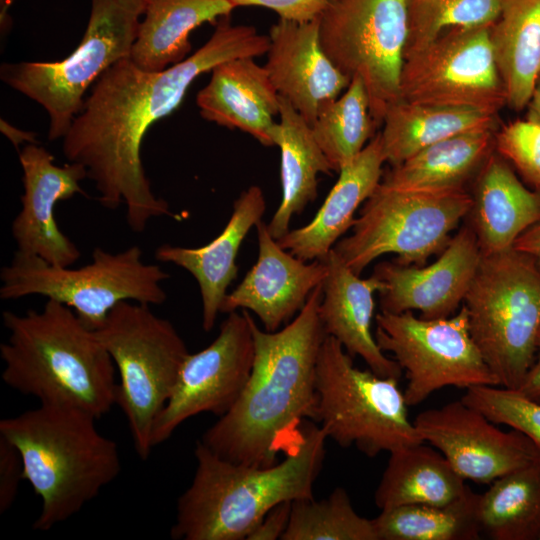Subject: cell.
Listing matches in <instances>:
<instances>
[{
  "instance_id": "6da1fadb",
  "label": "cell",
  "mask_w": 540,
  "mask_h": 540,
  "mask_svg": "<svg viewBox=\"0 0 540 540\" xmlns=\"http://www.w3.org/2000/svg\"><path fill=\"white\" fill-rule=\"evenodd\" d=\"M215 25L198 50L163 71H144L130 58L112 65L92 86L62 138L65 158L86 168L101 204L109 209L125 205L133 232L144 231L153 218L179 219L153 193L143 167L141 147L149 128L180 106L202 74L228 60L267 53L269 37L253 26L234 25L231 15Z\"/></svg>"
},
{
  "instance_id": "7a4b0ae2",
  "label": "cell",
  "mask_w": 540,
  "mask_h": 540,
  "mask_svg": "<svg viewBox=\"0 0 540 540\" xmlns=\"http://www.w3.org/2000/svg\"><path fill=\"white\" fill-rule=\"evenodd\" d=\"M322 296L320 284L297 316L274 332L261 330L251 316L255 355L249 379L233 406L200 439L219 457L275 464L302 424L316 421V362L326 337L319 315Z\"/></svg>"
},
{
  "instance_id": "3957f363",
  "label": "cell",
  "mask_w": 540,
  "mask_h": 540,
  "mask_svg": "<svg viewBox=\"0 0 540 540\" xmlns=\"http://www.w3.org/2000/svg\"><path fill=\"white\" fill-rule=\"evenodd\" d=\"M327 438L306 420L286 458L269 466L226 460L197 441L195 473L178 498L171 538L243 540L277 504L312 498Z\"/></svg>"
},
{
  "instance_id": "277c9868",
  "label": "cell",
  "mask_w": 540,
  "mask_h": 540,
  "mask_svg": "<svg viewBox=\"0 0 540 540\" xmlns=\"http://www.w3.org/2000/svg\"><path fill=\"white\" fill-rule=\"evenodd\" d=\"M3 382L40 404L82 410L96 419L116 405L114 362L68 306L48 299L41 310L4 311Z\"/></svg>"
},
{
  "instance_id": "5b68a950",
  "label": "cell",
  "mask_w": 540,
  "mask_h": 540,
  "mask_svg": "<svg viewBox=\"0 0 540 540\" xmlns=\"http://www.w3.org/2000/svg\"><path fill=\"white\" fill-rule=\"evenodd\" d=\"M96 420L79 409L40 404L0 421V436L20 453L24 480L41 499L35 530L70 519L118 477V446Z\"/></svg>"
},
{
  "instance_id": "8992f818",
  "label": "cell",
  "mask_w": 540,
  "mask_h": 540,
  "mask_svg": "<svg viewBox=\"0 0 540 540\" xmlns=\"http://www.w3.org/2000/svg\"><path fill=\"white\" fill-rule=\"evenodd\" d=\"M463 305L470 334L498 386L517 390L536 357L539 266L514 248L482 254Z\"/></svg>"
},
{
  "instance_id": "52a82bcc",
  "label": "cell",
  "mask_w": 540,
  "mask_h": 540,
  "mask_svg": "<svg viewBox=\"0 0 540 540\" xmlns=\"http://www.w3.org/2000/svg\"><path fill=\"white\" fill-rule=\"evenodd\" d=\"M61 267L16 251L0 272V298L16 300L41 295L71 308L82 323L96 331L120 302L161 305L167 294L161 283L169 274L146 263L137 246L120 252L96 247L92 260L80 268Z\"/></svg>"
},
{
  "instance_id": "ba28073f",
  "label": "cell",
  "mask_w": 540,
  "mask_h": 540,
  "mask_svg": "<svg viewBox=\"0 0 540 540\" xmlns=\"http://www.w3.org/2000/svg\"><path fill=\"white\" fill-rule=\"evenodd\" d=\"M144 10L145 0H91L86 30L69 56L1 65V80L48 113L50 141L65 136L95 82L130 58Z\"/></svg>"
},
{
  "instance_id": "9c48e42d",
  "label": "cell",
  "mask_w": 540,
  "mask_h": 540,
  "mask_svg": "<svg viewBox=\"0 0 540 540\" xmlns=\"http://www.w3.org/2000/svg\"><path fill=\"white\" fill-rule=\"evenodd\" d=\"M398 383L357 368L341 343L326 335L316 362V421L339 446H355L371 458L422 443Z\"/></svg>"
},
{
  "instance_id": "30bf717a",
  "label": "cell",
  "mask_w": 540,
  "mask_h": 540,
  "mask_svg": "<svg viewBox=\"0 0 540 540\" xmlns=\"http://www.w3.org/2000/svg\"><path fill=\"white\" fill-rule=\"evenodd\" d=\"M95 332L119 375L116 405L126 417L137 455L146 460L155 420L189 352L169 320L137 302L117 304Z\"/></svg>"
},
{
  "instance_id": "8fae6325",
  "label": "cell",
  "mask_w": 540,
  "mask_h": 540,
  "mask_svg": "<svg viewBox=\"0 0 540 540\" xmlns=\"http://www.w3.org/2000/svg\"><path fill=\"white\" fill-rule=\"evenodd\" d=\"M471 206L465 190L405 192L379 184L363 203L352 233L333 249L358 275L385 254H395L398 263L421 266L445 249Z\"/></svg>"
},
{
  "instance_id": "7c38bea8",
  "label": "cell",
  "mask_w": 540,
  "mask_h": 540,
  "mask_svg": "<svg viewBox=\"0 0 540 540\" xmlns=\"http://www.w3.org/2000/svg\"><path fill=\"white\" fill-rule=\"evenodd\" d=\"M408 33V0H328L319 16L324 52L350 80L362 79L376 126L400 100Z\"/></svg>"
},
{
  "instance_id": "4fadbf2b",
  "label": "cell",
  "mask_w": 540,
  "mask_h": 540,
  "mask_svg": "<svg viewBox=\"0 0 540 540\" xmlns=\"http://www.w3.org/2000/svg\"><path fill=\"white\" fill-rule=\"evenodd\" d=\"M376 324L378 346L405 371L409 407L444 387L498 386L470 334L463 304L455 314L439 319L417 317L412 311L380 312Z\"/></svg>"
},
{
  "instance_id": "5bb4252c",
  "label": "cell",
  "mask_w": 540,
  "mask_h": 540,
  "mask_svg": "<svg viewBox=\"0 0 540 540\" xmlns=\"http://www.w3.org/2000/svg\"><path fill=\"white\" fill-rule=\"evenodd\" d=\"M490 25L446 30L404 56L400 100L496 113L506 95L490 40Z\"/></svg>"
},
{
  "instance_id": "9a60e30c",
  "label": "cell",
  "mask_w": 540,
  "mask_h": 540,
  "mask_svg": "<svg viewBox=\"0 0 540 540\" xmlns=\"http://www.w3.org/2000/svg\"><path fill=\"white\" fill-rule=\"evenodd\" d=\"M248 310L233 311L217 337L204 349L188 353L151 436L155 447L167 441L186 420L208 412L218 417L236 402L254 362L255 347Z\"/></svg>"
},
{
  "instance_id": "2e32d148",
  "label": "cell",
  "mask_w": 540,
  "mask_h": 540,
  "mask_svg": "<svg viewBox=\"0 0 540 540\" xmlns=\"http://www.w3.org/2000/svg\"><path fill=\"white\" fill-rule=\"evenodd\" d=\"M413 423L422 440L441 452L464 480L489 484L540 463L536 447L525 435L499 429L461 399L422 411Z\"/></svg>"
},
{
  "instance_id": "e0dca14e",
  "label": "cell",
  "mask_w": 540,
  "mask_h": 540,
  "mask_svg": "<svg viewBox=\"0 0 540 540\" xmlns=\"http://www.w3.org/2000/svg\"><path fill=\"white\" fill-rule=\"evenodd\" d=\"M482 252L474 231L462 227L429 265L383 261L372 274L381 279V312L418 311L426 319L447 318L462 306L478 270Z\"/></svg>"
},
{
  "instance_id": "ac0fdd59",
  "label": "cell",
  "mask_w": 540,
  "mask_h": 540,
  "mask_svg": "<svg viewBox=\"0 0 540 540\" xmlns=\"http://www.w3.org/2000/svg\"><path fill=\"white\" fill-rule=\"evenodd\" d=\"M19 161L24 193L21 210L11 225L16 251L38 256L52 265L72 266L81 253L59 228L55 206L84 194L80 182L87 177L86 168L72 162L56 165L54 156L38 143L27 144L19 152Z\"/></svg>"
},
{
  "instance_id": "d6986e66",
  "label": "cell",
  "mask_w": 540,
  "mask_h": 540,
  "mask_svg": "<svg viewBox=\"0 0 540 540\" xmlns=\"http://www.w3.org/2000/svg\"><path fill=\"white\" fill-rule=\"evenodd\" d=\"M258 258L237 287L227 293L220 313L250 310L264 330L274 332L299 313L312 291L323 283L325 261H303L279 245L267 224H256Z\"/></svg>"
},
{
  "instance_id": "ffe728a7",
  "label": "cell",
  "mask_w": 540,
  "mask_h": 540,
  "mask_svg": "<svg viewBox=\"0 0 540 540\" xmlns=\"http://www.w3.org/2000/svg\"><path fill=\"white\" fill-rule=\"evenodd\" d=\"M268 37L264 67L278 94L312 125L348 87L350 79L324 52L319 18L304 23L279 19Z\"/></svg>"
},
{
  "instance_id": "44dd1931",
  "label": "cell",
  "mask_w": 540,
  "mask_h": 540,
  "mask_svg": "<svg viewBox=\"0 0 540 540\" xmlns=\"http://www.w3.org/2000/svg\"><path fill=\"white\" fill-rule=\"evenodd\" d=\"M323 261L328 273L322 283L319 315L326 335L337 339L350 356L362 358L377 375L400 380L402 369L384 354L371 331L374 294L384 289L383 281L374 274L361 278L334 249Z\"/></svg>"
},
{
  "instance_id": "7402d4cb",
  "label": "cell",
  "mask_w": 540,
  "mask_h": 540,
  "mask_svg": "<svg viewBox=\"0 0 540 540\" xmlns=\"http://www.w3.org/2000/svg\"><path fill=\"white\" fill-rule=\"evenodd\" d=\"M205 120L229 129H239L264 146H274L279 116V94L267 70L253 57L218 64L205 87L196 96Z\"/></svg>"
},
{
  "instance_id": "603a6c76",
  "label": "cell",
  "mask_w": 540,
  "mask_h": 540,
  "mask_svg": "<svg viewBox=\"0 0 540 540\" xmlns=\"http://www.w3.org/2000/svg\"><path fill=\"white\" fill-rule=\"evenodd\" d=\"M265 209L262 189L250 186L234 201L230 219L211 242L197 248L163 244L155 251L156 260L185 269L197 281L202 300V327L207 332L214 327L227 289L237 277L240 246L250 229L262 219Z\"/></svg>"
},
{
  "instance_id": "cb8c5ba5",
  "label": "cell",
  "mask_w": 540,
  "mask_h": 540,
  "mask_svg": "<svg viewBox=\"0 0 540 540\" xmlns=\"http://www.w3.org/2000/svg\"><path fill=\"white\" fill-rule=\"evenodd\" d=\"M384 163L378 133L339 170L338 180L314 218L303 227L289 230L277 240L279 245L303 261L324 260L340 237L352 228L359 206L380 184Z\"/></svg>"
},
{
  "instance_id": "d4e9b609",
  "label": "cell",
  "mask_w": 540,
  "mask_h": 540,
  "mask_svg": "<svg viewBox=\"0 0 540 540\" xmlns=\"http://www.w3.org/2000/svg\"><path fill=\"white\" fill-rule=\"evenodd\" d=\"M478 174L469 226L482 254L511 249L523 232L540 222V192L525 187L495 150Z\"/></svg>"
},
{
  "instance_id": "484cf974",
  "label": "cell",
  "mask_w": 540,
  "mask_h": 540,
  "mask_svg": "<svg viewBox=\"0 0 540 540\" xmlns=\"http://www.w3.org/2000/svg\"><path fill=\"white\" fill-rule=\"evenodd\" d=\"M494 128L461 133L432 144L382 176L391 190L420 193L462 191L494 151Z\"/></svg>"
},
{
  "instance_id": "4316f807",
  "label": "cell",
  "mask_w": 540,
  "mask_h": 540,
  "mask_svg": "<svg viewBox=\"0 0 540 540\" xmlns=\"http://www.w3.org/2000/svg\"><path fill=\"white\" fill-rule=\"evenodd\" d=\"M234 9L228 0H145L130 59L144 71H163L187 58L193 30Z\"/></svg>"
},
{
  "instance_id": "83f0119b",
  "label": "cell",
  "mask_w": 540,
  "mask_h": 540,
  "mask_svg": "<svg viewBox=\"0 0 540 540\" xmlns=\"http://www.w3.org/2000/svg\"><path fill=\"white\" fill-rule=\"evenodd\" d=\"M279 119L274 143L281 152L282 199L267 224L278 240L289 232L293 216L300 214L318 194V175L334 171L317 144L311 125L279 95Z\"/></svg>"
},
{
  "instance_id": "f1b7e54d",
  "label": "cell",
  "mask_w": 540,
  "mask_h": 540,
  "mask_svg": "<svg viewBox=\"0 0 540 540\" xmlns=\"http://www.w3.org/2000/svg\"><path fill=\"white\" fill-rule=\"evenodd\" d=\"M469 490L444 455L422 442L390 452L374 501L380 510L413 504L445 505Z\"/></svg>"
},
{
  "instance_id": "f546056e",
  "label": "cell",
  "mask_w": 540,
  "mask_h": 540,
  "mask_svg": "<svg viewBox=\"0 0 540 540\" xmlns=\"http://www.w3.org/2000/svg\"><path fill=\"white\" fill-rule=\"evenodd\" d=\"M488 110L399 100L386 111L379 133L385 162L396 166L422 149L452 136L494 128Z\"/></svg>"
},
{
  "instance_id": "4dcf8cb0",
  "label": "cell",
  "mask_w": 540,
  "mask_h": 540,
  "mask_svg": "<svg viewBox=\"0 0 540 540\" xmlns=\"http://www.w3.org/2000/svg\"><path fill=\"white\" fill-rule=\"evenodd\" d=\"M490 40L506 104L522 110L540 77V0H500Z\"/></svg>"
},
{
  "instance_id": "1f68e13d",
  "label": "cell",
  "mask_w": 540,
  "mask_h": 540,
  "mask_svg": "<svg viewBox=\"0 0 540 540\" xmlns=\"http://www.w3.org/2000/svg\"><path fill=\"white\" fill-rule=\"evenodd\" d=\"M478 520L493 540H540V463L494 480L480 494Z\"/></svg>"
},
{
  "instance_id": "d6a6232c",
  "label": "cell",
  "mask_w": 540,
  "mask_h": 540,
  "mask_svg": "<svg viewBox=\"0 0 540 540\" xmlns=\"http://www.w3.org/2000/svg\"><path fill=\"white\" fill-rule=\"evenodd\" d=\"M480 494L445 505L413 504L381 510L373 518L379 540H478Z\"/></svg>"
},
{
  "instance_id": "836d02e7",
  "label": "cell",
  "mask_w": 540,
  "mask_h": 540,
  "mask_svg": "<svg viewBox=\"0 0 540 540\" xmlns=\"http://www.w3.org/2000/svg\"><path fill=\"white\" fill-rule=\"evenodd\" d=\"M369 98L360 77L327 106L311 125L315 140L335 172L357 156L375 135Z\"/></svg>"
},
{
  "instance_id": "e575fe53",
  "label": "cell",
  "mask_w": 540,
  "mask_h": 540,
  "mask_svg": "<svg viewBox=\"0 0 540 540\" xmlns=\"http://www.w3.org/2000/svg\"><path fill=\"white\" fill-rule=\"evenodd\" d=\"M281 540H379L372 519L360 516L347 491L335 488L322 500L292 501L288 527Z\"/></svg>"
},
{
  "instance_id": "d590c367",
  "label": "cell",
  "mask_w": 540,
  "mask_h": 540,
  "mask_svg": "<svg viewBox=\"0 0 540 540\" xmlns=\"http://www.w3.org/2000/svg\"><path fill=\"white\" fill-rule=\"evenodd\" d=\"M499 13L500 0H408L409 33L404 56L451 28L490 25Z\"/></svg>"
},
{
  "instance_id": "8d00e7d4",
  "label": "cell",
  "mask_w": 540,
  "mask_h": 540,
  "mask_svg": "<svg viewBox=\"0 0 540 540\" xmlns=\"http://www.w3.org/2000/svg\"><path fill=\"white\" fill-rule=\"evenodd\" d=\"M461 400L496 425L509 426L525 435L540 455V402L518 390L495 385L469 387Z\"/></svg>"
},
{
  "instance_id": "74e56055",
  "label": "cell",
  "mask_w": 540,
  "mask_h": 540,
  "mask_svg": "<svg viewBox=\"0 0 540 540\" xmlns=\"http://www.w3.org/2000/svg\"><path fill=\"white\" fill-rule=\"evenodd\" d=\"M494 150L540 192V123L516 120L495 133Z\"/></svg>"
},
{
  "instance_id": "f35d334b",
  "label": "cell",
  "mask_w": 540,
  "mask_h": 540,
  "mask_svg": "<svg viewBox=\"0 0 540 540\" xmlns=\"http://www.w3.org/2000/svg\"><path fill=\"white\" fill-rule=\"evenodd\" d=\"M22 480H24V467L20 453L13 444L0 436L1 514L13 505Z\"/></svg>"
},
{
  "instance_id": "ab89813d",
  "label": "cell",
  "mask_w": 540,
  "mask_h": 540,
  "mask_svg": "<svg viewBox=\"0 0 540 540\" xmlns=\"http://www.w3.org/2000/svg\"><path fill=\"white\" fill-rule=\"evenodd\" d=\"M235 8L258 6L268 8L285 19L298 23L319 18L328 0H228Z\"/></svg>"
},
{
  "instance_id": "60d3db41",
  "label": "cell",
  "mask_w": 540,
  "mask_h": 540,
  "mask_svg": "<svg viewBox=\"0 0 540 540\" xmlns=\"http://www.w3.org/2000/svg\"><path fill=\"white\" fill-rule=\"evenodd\" d=\"M292 501L271 508L247 536L246 540H276L284 535L290 520Z\"/></svg>"
},
{
  "instance_id": "b9f144b4",
  "label": "cell",
  "mask_w": 540,
  "mask_h": 540,
  "mask_svg": "<svg viewBox=\"0 0 540 540\" xmlns=\"http://www.w3.org/2000/svg\"><path fill=\"white\" fill-rule=\"evenodd\" d=\"M513 248L529 255L540 268V222L523 232L516 239Z\"/></svg>"
},
{
  "instance_id": "7bdbcfd3",
  "label": "cell",
  "mask_w": 540,
  "mask_h": 540,
  "mask_svg": "<svg viewBox=\"0 0 540 540\" xmlns=\"http://www.w3.org/2000/svg\"><path fill=\"white\" fill-rule=\"evenodd\" d=\"M517 390L526 397L540 402V331L536 342L535 361Z\"/></svg>"
},
{
  "instance_id": "ee69618b",
  "label": "cell",
  "mask_w": 540,
  "mask_h": 540,
  "mask_svg": "<svg viewBox=\"0 0 540 540\" xmlns=\"http://www.w3.org/2000/svg\"><path fill=\"white\" fill-rule=\"evenodd\" d=\"M0 130L1 132L13 143V145L18 149L19 145L22 143L27 144H36L37 134L32 131H26L19 129L4 119L0 120Z\"/></svg>"
},
{
  "instance_id": "f6af8a7d",
  "label": "cell",
  "mask_w": 540,
  "mask_h": 540,
  "mask_svg": "<svg viewBox=\"0 0 540 540\" xmlns=\"http://www.w3.org/2000/svg\"><path fill=\"white\" fill-rule=\"evenodd\" d=\"M527 106L529 108L527 119L540 123V77Z\"/></svg>"
},
{
  "instance_id": "bcb514c9",
  "label": "cell",
  "mask_w": 540,
  "mask_h": 540,
  "mask_svg": "<svg viewBox=\"0 0 540 540\" xmlns=\"http://www.w3.org/2000/svg\"><path fill=\"white\" fill-rule=\"evenodd\" d=\"M15 0H0V6H1V27L6 28V22H7V10L9 6L14 2Z\"/></svg>"
}]
</instances>
